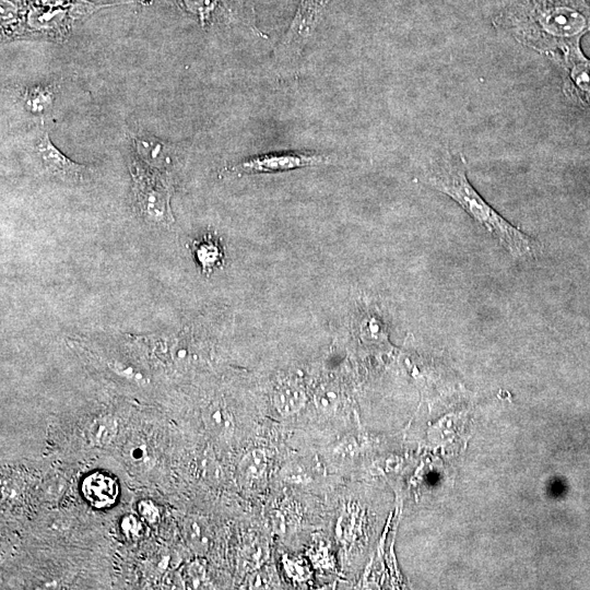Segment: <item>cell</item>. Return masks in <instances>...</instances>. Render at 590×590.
<instances>
[{
    "mask_svg": "<svg viewBox=\"0 0 590 590\" xmlns=\"http://www.w3.org/2000/svg\"><path fill=\"white\" fill-rule=\"evenodd\" d=\"M497 21L521 44L563 55L590 32V0H514Z\"/></svg>",
    "mask_w": 590,
    "mask_h": 590,
    "instance_id": "obj_1",
    "label": "cell"
},
{
    "mask_svg": "<svg viewBox=\"0 0 590 590\" xmlns=\"http://www.w3.org/2000/svg\"><path fill=\"white\" fill-rule=\"evenodd\" d=\"M460 153L447 152L424 176L423 181L456 201L515 259L527 260L542 253V244L491 206L470 184Z\"/></svg>",
    "mask_w": 590,
    "mask_h": 590,
    "instance_id": "obj_2",
    "label": "cell"
},
{
    "mask_svg": "<svg viewBox=\"0 0 590 590\" xmlns=\"http://www.w3.org/2000/svg\"><path fill=\"white\" fill-rule=\"evenodd\" d=\"M332 1L299 0L286 33L275 47L278 62L296 61Z\"/></svg>",
    "mask_w": 590,
    "mask_h": 590,
    "instance_id": "obj_3",
    "label": "cell"
},
{
    "mask_svg": "<svg viewBox=\"0 0 590 590\" xmlns=\"http://www.w3.org/2000/svg\"><path fill=\"white\" fill-rule=\"evenodd\" d=\"M332 156L315 152L285 151L260 154L249 157L223 172L231 176L282 173L306 167H319L333 164Z\"/></svg>",
    "mask_w": 590,
    "mask_h": 590,
    "instance_id": "obj_4",
    "label": "cell"
},
{
    "mask_svg": "<svg viewBox=\"0 0 590 590\" xmlns=\"http://www.w3.org/2000/svg\"><path fill=\"white\" fill-rule=\"evenodd\" d=\"M566 93L581 105L590 108V59L580 47L562 55Z\"/></svg>",
    "mask_w": 590,
    "mask_h": 590,
    "instance_id": "obj_5",
    "label": "cell"
},
{
    "mask_svg": "<svg viewBox=\"0 0 590 590\" xmlns=\"http://www.w3.org/2000/svg\"><path fill=\"white\" fill-rule=\"evenodd\" d=\"M36 151L46 170L59 179L83 182L90 174L86 166L74 163L60 152L50 141L47 132L38 140Z\"/></svg>",
    "mask_w": 590,
    "mask_h": 590,
    "instance_id": "obj_6",
    "label": "cell"
},
{
    "mask_svg": "<svg viewBox=\"0 0 590 590\" xmlns=\"http://www.w3.org/2000/svg\"><path fill=\"white\" fill-rule=\"evenodd\" d=\"M119 493L117 482L101 472L87 475L82 483V494L95 508H105L115 504Z\"/></svg>",
    "mask_w": 590,
    "mask_h": 590,
    "instance_id": "obj_7",
    "label": "cell"
},
{
    "mask_svg": "<svg viewBox=\"0 0 590 590\" xmlns=\"http://www.w3.org/2000/svg\"><path fill=\"white\" fill-rule=\"evenodd\" d=\"M192 250L205 274H210L214 269L222 266L224 257L222 248L211 236L193 241Z\"/></svg>",
    "mask_w": 590,
    "mask_h": 590,
    "instance_id": "obj_8",
    "label": "cell"
},
{
    "mask_svg": "<svg viewBox=\"0 0 590 590\" xmlns=\"http://www.w3.org/2000/svg\"><path fill=\"white\" fill-rule=\"evenodd\" d=\"M206 428L217 437H231L234 432V418L222 405L213 404L204 412Z\"/></svg>",
    "mask_w": 590,
    "mask_h": 590,
    "instance_id": "obj_9",
    "label": "cell"
},
{
    "mask_svg": "<svg viewBox=\"0 0 590 590\" xmlns=\"http://www.w3.org/2000/svg\"><path fill=\"white\" fill-rule=\"evenodd\" d=\"M118 433V423L115 417L102 416L95 420L88 428V437L95 446L109 445Z\"/></svg>",
    "mask_w": 590,
    "mask_h": 590,
    "instance_id": "obj_10",
    "label": "cell"
},
{
    "mask_svg": "<svg viewBox=\"0 0 590 590\" xmlns=\"http://www.w3.org/2000/svg\"><path fill=\"white\" fill-rule=\"evenodd\" d=\"M267 465V453L261 449H253L240 460L239 473L245 480H258L266 472Z\"/></svg>",
    "mask_w": 590,
    "mask_h": 590,
    "instance_id": "obj_11",
    "label": "cell"
},
{
    "mask_svg": "<svg viewBox=\"0 0 590 590\" xmlns=\"http://www.w3.org/2000/svg\"><path fill=\"white\" fill-rule=\"evenodd\" d=\"M25 105L34 114H44L49 110L54 102V90L47 85H36L24 93Z\"/></svg>",
    "mask_w": 590,
    "mask_h": 590,
    "instance_id": "obj_12",
    "label": "cell"
},
{
    "mask_svg": "<svg viewBox=\"0 0 590 590\" xmlns=\"http://www.w3.org/2000/svg\"><path fill=\"white\" fill-rule=\"evenodd\" d=\"M187 8L198 14L200 22L203 24L205 20H210L217 14H223L224 11L231 12L226 0H185Z\"/></svg>",
    "mask_w": 590,
    "mask_h": 590,
    "instance_id": "obj_13",
    "label": "cell"
},
{
    "mask_svg": "<svg viewBox=\"0 0 590 590\" xmlns=\"http://www.w3.org/2000/svg\"><path fill=\"white\" fill-rule=\"evenodd\" d=\"M185 535L196 552H204L208 548L209 535L206 526L199 518L188 519L185 523Z\"/></svg>",
    "mask_w": 590,
    "mask_h": 590,
    "instance_id": "obj_14",
    "label": "cell"
},
{
    "mask_svg": "<svg viewBox=\"0 0 590 590\" xmlns=\"http://www.w3.org/2000/svg\"><path fill=\"white\" fill-rule=\"evenodd\" d=\"M275 408L284 416L298 412L304 404V397L296 390L281 392L275 399Z\"/></svg>",
    "mask_w": 590,
    "mask_h": 590,
    "instance_id": "obj_15",
    "label": "cell"
},
{
    "mask_svg": "<svg viewBox=\"0 0 590 590\" xmlns=\"http://www.w3.org/2000/svg\"><path fill=\"white\" fill-rule=\"evenodd\" d=\"M126 458L134 465H145L151 461L149 448L141 440H133L126 445Z\"/></svg>",
    "mask_w": 590,
    "mask_h": 590,
    "instance_id": "obj_16",
    "label": "cell"
},
{
    "mask_svg": "<svg viewBox=\"0 0 590 590\" xmlns=\"http://www.w3.org/2000/svg\"><path fill=\"white\" fill-rule=\"evenodd\" d=\"M276 585V577L271 569L260 570L251 575L248 579L250 589H268Z\"/></svg>",
    "mask_w": 590,
    "mask_h": 590,
    "instance_id": "obj_17",
    "label": "cell"
},
{
    "mask_svg": "<svg viewBox=\"0 0 590 590\" xmlns=\"http://www.w3.org/2000/svg\"><path fill=\"white\" fill-rule=\"evenodd\" d=\"M185 579L189 588L201 589L206 587L205 571L198 563H192L187 567Z\"/></svg>",
    "mask_w": 590,
    "mask_h": 590,
    "instance_id": "obj_18",
    "label": "cell"
},
{
    "mask_svg": "<svg viewBox=\"0 0 590 590\" xmlns=\"http://www.w3.org/2000/svg\"><path fill=\"white\" fill-rule=\"evenodd\" d=\"M266 546L255 543L245 548V563L250 567L259 566L267 556Z\"/></svg>",
    "mask_w": 590,
    "mask_h": 590,
    "instance_id": "obj_19",
    "label": "cell"
},
{
    "mask_svg": "<svg viewBox=\"0 0 590 590\" xmlns=\"http://www.w3.org/2000/svg\"><path fill=\"white\" fill-rule=\"evenodd\" d=\"M121 529L127 536L135 538L140 534L142 526L134 516L128 515L121 520Z\"/></svg>",
    "mask_w": 590,
    "mask_h": 590,
    "instance_id": "obj_20",
    "label": "cell"
},
{
    "mask_svg": "<svg viewBox=\"0 0 590 590\" xmlns=\"http://www.w3.org/2000/svg\"><path fill=\"white\" fill-rule=\"evenodd\" d=\"M139 512L149 522H154L158 518V509L151 500H142L139 503Z\"/></svg>",
    "mask_w": 590,
    "mask_h": 590,
    "instance_id": "obj_21",
    "label": "cell"
}]
</instances>
